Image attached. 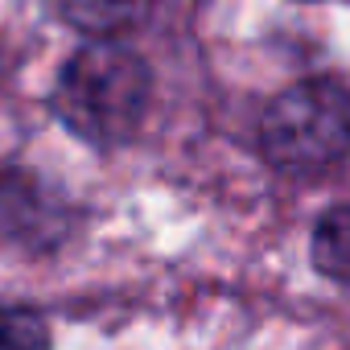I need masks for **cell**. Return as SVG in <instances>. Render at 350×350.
Listing matches in <instances>:
<instances>
[{
	"instance_id": "1",
	"label": "cell",
	"mask_w": 350,
	"mask_h": 350,
	"mask_svg": "<svg viewBox=\"0 0 350 350\" xmlns=\"http://www.w3.org/2000/svg\"><path fill=\"white\" fill-rule=\"evenodd\" d=\"M148 95H152V75L144 58L132 54L128 46L95 42L70 54V62L62 66L54 87V111L87 144L111 148L140 128Z\"/></svg>"
},
{
	"instance_id": "2",
	"label": "cell",
	"mask_w": 350,
	"mask_h": 350,
	"mask_svg": "<svg viewBox=\"0 0 350 350\" xmlns=\"http://www.w3.org/2000/svg\"><path fill=\"white\" fill-rule=\"evenodd\" d=\"M260 157L284 178H317L350 152V91L334 79L284 87L260 116Z\"/></svg>"
},
{
	"instance_id": "3",
	"label": "cell",
	"mask_w": 350,
	"mask_h": 350,
	"mask_svg": "<svg viewBox=\"0 0 350 350\" xmlns=\"http://www.w3.org/2000/svg\"><path fill=\"white\" fill-rule=\"evenodd\" d=\"M309 256H313V268L325 280L350 284V202L329 206L317 219L313 239H309Z\"/></svg>"
},
{
	"instance_id": "4",
	"label": "cell",
	"mask_w": 350,
	"mask_h": 350,
	"mask_svg": "<svg viewBox=\"0 0 350 350\" xmlns=\"http://www.w3.org/2000/svg\"><path fill=\"white\" fill-rule=\"evenodd\" d=\"M148 0H58L62 17L95 38H111L128 25H136V17L144 13Z\"/></svg>"
},
{
	"instance_id": "5",
	"label": "cell",
	"mask_w": 350,
	"mask_h": 350,
	"mask_svg": "<svg viewBox=\"0 0 350 350\" xmlns=\"http://www.w3.org/2000/svg\"><path fill=\"white\" fill-rule=\"evenodd\" d=\"M50 329L42 313L25 305H0V350H46Z\"/></svg>"
}]
</instances>
